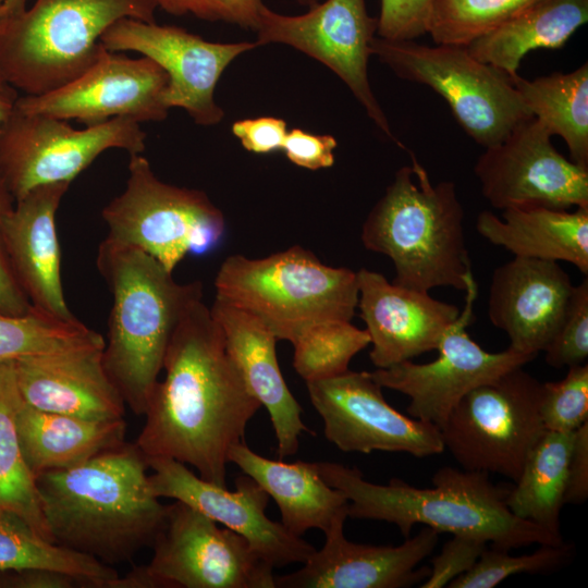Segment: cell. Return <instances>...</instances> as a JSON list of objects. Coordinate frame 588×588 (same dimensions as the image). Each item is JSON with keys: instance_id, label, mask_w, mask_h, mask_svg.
<instances>
[{"instance_id": "cell-43", "label": "cell", "mask_w": 588, "mask_h": 588, "mask_svg": "<svg viewBox=\"0 0 588 588\" xmlns=\"http://www.w3.org/2000/svg\"><path fill=\"white\" fill-rule=\"evenodd\" d=\"M15 200L0 177V314L21 316L32 308L12 269L5 243V228Z\"/></svg>"}, {"instance_id": "cell-42", "label": "cell", "mask_w": 588, "mask_h": 588, "mask_svg": "<svg viewBox=\"0 0 588 588\" xmlns=\"http://www.w3.org/2000/svg\"><path fill=\"white\" fill-rule=\"evenodd\" d=\"M487 544V541L477 537L453 535L440 553L431 560L430 573L419 587H448L453 579L474 566Z\"/></svg>"}, {"instance_id": "cell-30", "label": "cell", "mask_w": 588, "mask_h": 588, "mask_svg": "<svg viewBox=\"0 0 588 588\" xmlns=\"http://www.w3.org/2000/svg\"><path fill=\"white\" fill-rule=\"evenodd\" d=\"M512 83L534 118L550 135L565 142L571 160L588 169V64L568 73H553Z\"/></svg>"}, {"instance_id": "cell-24", "label": "cell", "mask_w": 588, "mask_h": 588, "mask_svg": "<svg viewBox=\"0 0 588 588\" xmlns=\"http://www.w3.org/2000/svg\"><path fill=\"white\" fill-rule=\"evenodd\" d=\"M69 186L61 182L33 188L15 201L5 228L12 269L30 306L62 320L77 319L64 297L56 225Z\"/></svg>"}, {"instance_id": "cell-27", "label": "cell", "mask_w": 588, "mask_h": 588, "mask_svg": "<svg viewBox=\"0 0 588 588\" xmlns=\"http://www.w3.org/2000/svg\"><path fill=\"white\" fill-rule=\"evenodd\" d=\"M477 232L516 257L567 261L588 274V208L575 211L543 206L514 207L501 217L485 210Z\"/></svg>"}, {"instance_id": "cell-19", "label": "cell", "mask_w": 588, "mask_h": 588, "mask_svg": "<svg viewBox=\"0 0 588 588\" xmlns=\"http://www.w3.org/2000/svg\"><path fill=\"white\" fill-rule=\"evenodd\" d=\"M147 457V456H146ZM150 490L198 510L247 540L273 568L304 563L315 547L266 515L268 493L248 475L235 480V491L204 480L185 464L164 457H147Z\"/></svg>"}, {"instance_id": "cell-4", "label": "cell", "mask_w": 588, "mask_h": 588, "mask_svg": "<svg viewBox=\"0 0 588 588\" xmlns=\"http://www.w3.org/2000/svg\"><path fill=\"white\" fill-rule=\"evenodd\" d=\"M96 264L113 298L102 362L125 405L145 415L173 332L203 286L177 283L150 255L106 240Z\"/></svg>"}, {"instance_id": "cell-44", "label": "cell", "mask_w": 588, "mask_h": 588, "mask_svg": "<svg viewBox=\"0 0 588 588\" xmlns=\"http://www.w3.org/2000/svg\"><path fill=\"white\" fill-rule=\"evenodd\" d=\"M338 143L329 134H313L301 128L287 131L282 150L294 164L308 170L329 168L334 163Z\"/></svg>"}, {"instance_id": "cell-9", "label": "cell", "mask_w": 588, "mask_h": 588, "mask_svg": "<svg viewBox=\"0 0 588 588\" xmlns=\"http://www.w3.org/2000/svg\"><path fill=\"white\" fill-rule=\"evenodd\" d=\"M101 217L106 241L138 248L170 272L186 255L215 249L225 232L224 216L206 193L162 182L142 154L130 155L125 188Z\"/></svg>"}, {"instance_id": "cell-36", "label": "cell", "mask_w": 588, "mask_h": 588, "mask_svg": "<svg viewBox=\"0 0 588 588\" xmlns=\"http://www.w3.org/2000/svg\"><path fill=\"white\" fill-rule=\"evenodd\" d=\"M537 0H433L427 26L436 44L467 46Z\"/></svg>"}, {"instance_id": "cell-38", "label": "cell", "mask_w": 588, "mask_h": 588, "mask_svg": "<svg viewBox=\"0 0 588 588\" xmlns=\"http://www.w3.org/2000/svg\"><path fill=\"white\" fill-rule=\"evenodd\" d=\"M542 424L548 431L574 432L588 421V365L568 367L559 381L542 382Z\"/></svg>"}, {"instance_id": "cell-35", "label": "cell", "mask_w": 588, "mask_h": 588, "mask_svg": "<svg viewBox=\"0 0 588 588\" xmlns=\"http://www.w3.org/2000/svg\"><path fill=\"white\" fill-rule=\"evenodd\" d=\"M292 344L293 367L307 383L347 371L352 358L370 344V338L366 329L351 321H328L309 328Z\"/></svg>"}, {"instance_id": "cell-12", "label": "cell", "mask_w": 588, "mask_h": 588, "mask_svg": "<svg viewBox=\"0 0 588 588\" xmlns=\"http://www.w3.org/2000/svg\"><path fill=\"white\" fill-rule=\"evenodd\" d=\"M139 124L114 118L77 130L65 120L14 106L0 126V177L15 201L37 186L71 184L108 149L142 154L146 133Z\"/></svg>"}, {"instance_id": "cell-22", "label": "cell", "mask_w": 588, "mask_h": 588, "mask_svg": "<svg viewBox=\"0 0 588 588\" xmlns=\"http://www.w3.org/2000/svg\"><path fill=\"white\" fill-rule=\"evenodd\" d=\"M574 286L558 261L514 256L493 271L489 319L509 347L536 357L561 327Z\"/></svg>"}, {"instance_id": "cell-41", "label": "cell", "mask_w": 588, "mask_h": 588, "mask_svg": "<svg viewBox=\"0 0 588 588\" xmlns=\"http://www.w3.org/2000/svg\"><path fill=\"white\" fill-rule=\"evenodd\" d=\"M433 0H380L377 36L415 40L427 33Z\"/></svg>"}, {"instance_id": "cell-10", "label": "cell", "mask_w": 588, "mask_h": 588, "mask_svg": "<svg viewBox=\"0 0 588 588\" xmlns=\"http://www.w3.org/2000/svg\"><path fill=\"white\" fill-rule=\"evenodd\" d=\"M147 565L109 588H275L273 567L245 538L191 505H168Z\"/></svg>"}, {"instance_id": "cell-3", "label": "cell", "mask_w": 588, "mask_h": 588, "mask_svg": "<svg viewBox=\"0 0 588 588\" xmlns=\"http://www.w3.org/2000/svg\"><path fill=\"white\" fill-rule=\"evenodd\" d=\"M315 464L323 480L348 500V517L393 524L405 538L422 524L439 534L473 536L507 550L563 543L561 536L515 516L505 501L510 488L495 486L487 473L444 466L434 473L431 488H417L397 478L373 483L358 468L339 463Z\"/></svg>"}, {"instance_id": "cell-13", "label": "cell", "mask_w": 588, "mask_h": 588, "mask_svg": "<svg viewBox=\"0 0 588 588\" xmlns=\"http://www.w3.org/2000/svg\"><path fill=\"white\" fill-rule=\"evenodd\" d=\"M378 20L370 16L366 0H322L301 15L278 13L262 5L256 27L258 46L283 44L330 69L352 91L369 119L399 147L368 79L370 45Z\"/></svg>"}, {"instance_id": "cell-26", "label": "cell", "mask_w": 588, "mask_h": 588, "mask_svg": "<svg viewBox=\"0 0 588 588\" xmlns=\"http://www.w3.org/2000/svg\"><path fill=\"white\" fill-rule=\"evenodd\" d=\"M229 460L275 501L282 525L293 535L302 537L311 528L324 532L338 517H348V500L323 480L314 462L266 458L245 442L230 450Z\"/></svg>"}, {"instance_id": "cell-11", "label": "cell", "mask_w": 588, "mask_h": 588, "mask_svg": "<svg viewBox=\"0 0 588 588\" xmlns=\"http://www.w3.org/2000/svg\"><path fill=\"white\" fill-rule=\"evenodd\" d=\"M542 382L512 369L468 392L440 428L444 449L471 471L519 478L546 432L540 415Z\"/></svg>"}, {"instance_id": "cell-45", "label": "cell", "mask_w": 588, "mask_h": 588, "mask_svg": "<svg viewBox=\"0 0 588 588\" xmlns=\"http://www.w3.org/2000/svg\"><path fill=\"white\" fill-rule=\"evenodd\" d=\"M231 131L246 150L260 155L282 149L287 134L286 122L275 117L238 120Z\"/></svg>"}, {"instance_id": "cell-15", "label": "cell", "mask_w": 588, "mask_h": 588, "mask_svg": "<svg viewBox=\"0 0 588 588\" xmlns=\"http://www.w3.org/2000/svg\"><path fill=\"white\" fill-rule=\"evenodd\" d=\"M110 51H135L160 65L169 77L163 100L181 108L200 126L224 117L215 89L224 70L240 54L258 48L256 41L213 42L184 28L135 19H121L101 36Z\"/></svg>"}, {"instance_id": "cell-31", "label": "cell", "mask_w": 588, "mask_h": 588, "mask_svg": "<svg viewBox=\"0 0 588 588\" xmlns=\"http://www.w3.org/2000/svg\"><path fill=\"white\" fill-rule=\"evenodd\" d=\"M574 432L548 431L529 453L519 478L510 488L506 505L522 519L561 536L566 474Z\"/></svg>"}, {"instance_id": "cell-20", "label": "cell", "mask_w": 588, "mask_h": 588, "mask_svg": "<svg viewBox=\"0 0 588 588\" xmlns=\"http://www.w3.org/2000/svg\"><path fill=\"white\" fill-rule=\"evenodd\" d=\"M347 516L324 531L326 542L299 569L274 577L278 588H403L420 584L430 567H418L434 550L439 532L422 528L399 546L355 543L344 536Z\"/></svg>"}, {"instance_id": "cell-23", "label": "cell", "mask_w": 588, "mask_h": 588, "mask_svg": "<svg viewBox=\"0 0 588 588\" xmlns=\"http://www.w3.org/2000/svg\"><path fill=\"white\" fill-rule=\"evenodd\" d=\"M105 345L81 346L14 360L21 397L45 412L87 419H119L124 400L103 362Z\"/></svg>"}, {"instance_id": "cell-50", "label": "cell", "mask_w": 588, "mask_h": 588, "mask_svg": "<svg viewBox=\"0 0 588 588\" xmlns=\"http://www.w3.org/2000/svg\"><path fill=\"white\" fill-rule=\"evenodd\" d=\"M320 1H322V0H296V2L299 5H303V7H306V8H310V7L317 4Z\"/></svg>"}, {"instance_id": "cell-28", "label": "cell", "mask_w": 588, "mask_h": 588, "mask_svg": "<svg viewBox=\"0 0 588 588\" xmlns=\"http://www.w3.org/2000/svg\"><path fill=\"white\" fill-rule=\"evenodd\" d=\"M15 424L24 460L37 478L70 468L125 442L126 424L119 419H87L37 409L23 401Z\"/></svg>"}, {"instance_id": "cell-32", "label": "cell", "mask_w": 588, "mask_h": 588, "mask_svg": "<svg viewBox=\"0 0 588 588\" xmlns=\"http://www.w3.org/2000/svg\"><path fill=\"white\" fill-rule=\"evenodd\" d=\"M21 401L14 362L0 364V515L10 514L25 522L39 536L52 542L41 509L36 478L20 445L15 424Z\"/></svg>"}, {"instance_id": "cell-6", "label": "cell", "mask_w": 588, "mask_h": 588, "mask_svg": "<svg viewBox=\"0 0 588 588\" xmlns=\"http://www.w3.org/2000/svg\"><path fill=\"white\" fill-rule=\"evenodd\" d=\"M151 0H35L0 17V75L24 95H41L84 73L102 34L121 19L156 22Z\"/></svg>"}, {"instance_id": "cell-51", "label": "cell", "mask_w": 588, "mask_h": 588, "mask_svg": "<svg viewBox=\"0 0 588 588\" xmlns=\"http://www.w3.org/2000/svg\"><path fill=\"white\" fill-rule=\"evenodd\" d=\"M2 4H3V0H0V10L2 8Z\"/></svg>"}, {"instance_id": "cell-18", "label": "cell", "mask_w": 588, "mask_h": 588, "mask_svg": "<svg viewBox=\"0 0 588 588\" xmlns=\"http://www.w3.org/2000/svg\"><path fill=\"white\" fill-rule=\"evenodd\" d=\"M169 77L151 59L130 58L102 46L96 61L70 83L41 95L19 96L24 112L93 126L114 118L158 122L168 117Z\"/></svg>"}, {"instance_id": "cell-5", "label": "cell", "mask_w": 588, "mask_h": 588, "mask_svg": "<svg viewBox=\"0 0 588 588\" xmlns=\"http://www.w3.org/2000/svg\"><path fill=\"white\" fill-rule=\"evenodd\" d=\"M411 158L368 213L363 245L392 260L396 284L424 292L440 286L465 291L473 271L455 183L432 184L412 152Z\"/></svg>"}, {"instance_id": "cell-21", "label": "cell", "mask_w": 588, "mask_h": 588, "mask_svg": "<svg viewBox=\"0 0 588 588\" xmlns=\"http://www.w3.org/2000/svg\"><path fill=\"white\" fill-rule=\"evenodd\" d=\"M358 308L372 348L370 360L388 368L437 346L460 315L453 304L406 287L376 271H357Z\"/></svg>"}, {"instance_id": "cell-7", "label": "cell", "mask_w": 588, "mask_h": 588, "mask_svg": "<svg viewBox=\"0 0 588 588\" xmlns=\"http://www.w3.org/2000/svg\"><path fill=\"white\" fill-rule=\"evenodd\" d=\"M216 297L258 318L293 343L309 328L351 321L358 306L357 272L322 264L293 246L265 258L229 256L215 280Z\"/></svg>"}, {"instance_id": "cell-29", "label": "cell", "mask_w": 588, "mask_h": 588, "mask_svg": "<svg viewBox=\"0 0 588 588\" xmlns=\"http://www.w3.org/2000/svg\"><path fill=\"white\" fill-rule=\"evenodd\" d=\"M587 21L588 0H537L466 47L513 79L529 51L564 46Z\"/></svg>"}, {"instance_id": "cell-46", "label": "cell", "mask_w": 588, "mask_h": 588, "mask_svg": "<svg viewBox=\"0 0 588 588\" xmlns=\"http://www.w3.org/2000/svg\"><path fill=\"white\" fill-rule=\"evenodd\" d=\"M588 498V421L574 431L567 464L564 504H581Z\"/></svg>"}, {"instance_id": "cell-2", "label": "cell", "mask_w": 588, "mask_h": 588, "mask_svg": "<svg viewBox=\"0 0 588 588\" xmlns=\"http://www.w3.org/2000/svg\"><path fill=\"white\" fill-rule=\"evenodd\" d=\"M148 468L139 448L124 442L83 464L40 474L36 483L52 542L106 565L151 547L168 505L152 494Z\"/></svg>"}, {"instance_id": "cell-14", "label": "cell", "mask_w": 588, "mask_h": 588, "mask_svg": "<svg viewBox=\"0 0 588 588\" xmlns=\"http://www.w3.org/2000/svg\"><path fill=\"white\" fill-rule=\"evenodd\" d=\"M465 292V306L441 338L437 359L425 364L409 359L370 372L382 388L411 399L407 406L411 417L431 422L439 429L468 392L535 358L511 347L490 353L478 345L466 332L475 319L474 302L478 285L474 275L468 280Z\"/></svg>"}, {"instance_id": "cell-8", "label": "cell", "mask_w": 588, "mask_h": 588, "mask_svg": "<svg viewBox=\"0 0 588 588\" xmlns=\"http://www.w3.org/2000/svg\"><path fill=\"white\" fill-rule=\"evenodd\" d=\"M370 50L396 76L439 94L462 128L483 148L501 143L532 118L512 79L475 58L466 46H428L376 35Z\"/></svg>"}, {"instance_id": "cell-40", "label": "cell", "mask_w": 588, "mask_h": 588, "mask_svg": "<svg viewBox=\"0 0 588 588\" xmlns=\"http://www.w3.org/2000/svg\"><path fill=\"white\" fill-rule=\"evenodd\" d=\"M173 15L192 14L208 22H224L256 30L262 0H151Z\"/></svg>"}, {"instance_id": "cell-16", "label": "cell", "mask_w": 588, "mask_h": 588, "mask_svg": "<svg viewBox=\"0 0 588 588\" xmlns=\"http://www.w3.org/2000/svg\"><path fill=\"white\" fill-rule=\"evenodd\" d=\"M474 172L483 197L500 210L588 208V169L561 155L534 117L516 125L501 143L485 148Z\"/></svg>"}, {"instance_id": "cell-37", "label": "cell", "mask_w": 588, "mask_h": 588, "mask_svg": "<svg viewBox=\"0 0 588 588\" xmlns=\"http://www.w3.org/2000/svg\"><path fill=\"white\" fill-rule=\"evenodd\" d=\"M569 558V548L540 544L529 554L511 555L510 550L492 546L486 547L474 566L453 579L450 588H491L505 578L520 573H547L563 566Z\"/></svg>"}, {"instance_id": "cell-48", "label": "cell", "mask_w": 588, "mask_h": 588, "mask_svg": "<svg viewBox=\"0 0 588 588\" xmlns=\"http://www.w3.org/2000/svg\"><path fill=\"white\" fill-rule=\"evenodd\" d=\"M17 98V90L0 75V126L13 111Z\"/></svg>"}, {"instance_id": "cell-47", "label": "cell", "mask_w": 588, "mask_h": 588, "mask_svg": "<svg viewBox=\"0 0 588 588\" xmlns=\"http://www.w3.org/2000/svg\"><path fill=\"white\" fill-rule=\"evenodd\" d=\"M83 587L81 579L69 574L38 569L0 571V588H73Z\"/></svg>"}, {"instance_id": "cell-34", "label": "cell", "mask_w": 588, "mask_h": 588, "mask_svg": "<svg viewBox=\"0 0 588 588\" xmlns=\"http://www.w3.org/2000/svg\"><path fill=\"white\" fill-rule=\"evenodd\" d=\"M88 345L105 340L78 319L62 320L33 307L21 316L0 314V364Z\"/></svg>"}, {"instance_id": "cell-49", "label": "cell", "mask_w": 588, "mask_h": 588, "mask_svg": "<svg viewBox=\"0 0 588 588\" xmlns=\"http://www.w3.org/2000/svg\"><path fill=\"white\" fill-rule=\"evenodd\" d=\"M29 0H3L0 17L15 16L27 8Z\"/></svg>"}, {"instance_id": "cell-25", "label": "cell", "mask_w": 588, "mask_h": 588, "mask_svg": "<svg viewBox=\"0 0 588 588\" xmlns=\"http://www.w3.org/2000/svg\"><path fill=\"white\" fill-rule=\"evenodd\" d=\"M211 315L250 393L269 413L279 460L294 455L299 436L311 432L279 367L274 334L254 315L215 297Z\"/></svg>"}, {"instance_id": "cell-17", "label": "cell", "mask_w": 588, "mask_h": 588, "mask_svg": "<svg viewBox=\"0 0 588 588\" xmlns=\"http://www.w3.org/2000/svg\"><path fill=\"white\" fill-rule=\"evenodd\" d=\"M310 402L323 420L326 438L343 452L441 454L440 429L392 407L382 387L367 371L347 370L307 382Z\"/></svg>"}, {"instance_id": "cell-33", "label": "cell", "mask_w": 588, "mask_h": 588, "mask_svg": "<svg viewBox=\"0 0 588 588\" xmlns=\"http://www.w3.org/2000/svg\"><path fill=\"white\" fill-rule=\"evenodd\" d=\"M38 568L69 574L83 587L109 588L119 575L100 561L46 540L25 522L0 515V571Z\"/></svg>"}, {"instance_id": "cell-39", "label": "cell", "mask_w": 588, "mask_h": 588, "mask_svg": "<svg viewBox=\"0 0 588 588\" xmlns=\"http://www.w3.org/2000/svg\"><path fill=\"white\" fill-rule=\"evenodd\" d=\"M554 368L584 364L588 357V279L574 286L566 315L555 335L543 350Z\"/></svg>"}, {"instance_id": "cell-1", "label": "cell", "mask_w": 588, "mask_h": 588, "mask_svg": "<svg viewBox=\"0 0 588 588\" xmlns=\"http://www.w3.org/2000/svg\"><path fill=\"white\" fill-rule=\"evenodd\" d=\"M163 369L135 442L147 457L193 466L226 487L230 450L261 407L230 356L222 330L203 298L194 301L168 345Z\"/></svg>"}]
</instances>
